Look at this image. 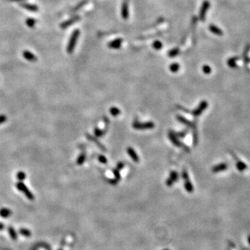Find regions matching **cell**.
<instances>
[{
    "instance_id": "1",
    "label": "cell",
    "mask_w": 250,
    "mask_h": 250,
    "mask_svg": "<svg viewBox=\"0 0 250 250\" xmlns=\"http://www.w3.org/2000/svg\"><path fill=\"white\" fill-rule=\"evenodd\" d=\"M177 120H179L181 123L183 124L187 127H190V128L193 129V143H194V145H197L198 142V136H197V127H196V125L194 123V122H191L189 121L188 119H187L186 118H185L183 116L180 115H177Z\"/></svg>"
},
{
    "instance_id": "2",
    "label": "cell",
    "mask_w": 250,
    "mask_h": 250,
    "mask_svg": "<svg viewBox=\"0 0 250 250\" xmlns=\"http://www.w3.org/2000/svg\"><path fill=\"white\" fill-rule=\"evenodd\" d=\"M208 102L206 101V100H203V101L200 102V104H199V106L197 107V108H195V110H193V111H188V109H186L185 108L183 107V106H179V105L178 107H179V109H181V111H184L185 113H191V114L193 115L194 117H198V116L201 115L202 114V113L204 112V110H206L207 108H208Z\"/></svg>"
},
{
    "instance_id": "3",
    "label": "cell",
    "mask_w": 250,
    "mask_h": 250,
    "mask_svg": "<svg viewBox=\"0 0 250 250\" xmlns=\"http://www.w3.org/2000/svg\"><path fill=\"white\" fill-rule=\"evenodd\" d=\"M80 35V31L78 29H76L72 32L71 36H70V40H69L68 45L67 47V51L68 54H72L74 51L75 46H76L78 38V36Z\"/></svg>"
},
{
    "instance_id": "4",
    "label": "cell",
    "mask_w": 250,
    "mask_h": 250,
    "mask_svg": "<svg viewBox=\"0 0 250 250\" xmlns=\"http://www.w3.org/2000/svg\"><path fill=\"white\" fill-rule=\"evenodd\" d=\"M132 127L134 129L136 130H149L153 129L155 125L153 122H149V121L146 122H141L138 120H135L133 122Z\"/></svg>"
},
{
    "instance_id": "5",
    "label": "cell",
    "mask_w": 250,
    "mask_h": 250,
    "mask_svg": "<svg viewBox=\"0 0 250 250\" xmlns=\"http://www.w3.org/2000/svg\"><path fill=\"white\" fill-rule=\"evenodd\" d=\"M168 138H169L170 141L172 142V144L174 145H175L176 147H181L183 149V150H185L186 152H190V149L187 147L184 143L181 142L178 138L175 136L174 131H170L168 133Z\"/></svg>"
},
{
    "instance_id": "6",
    "label": "cell",
    "mask_w": 250,
    "mask_h": 250,
    "mask_svg": "<svg viewBox=\"0 0 250 250\" xmlns=\"http://www.w3.org/2000/svg\"><path fill=\"white\" fill-rule=\"evenodd\" d=\"M181 176L182 178L184 180V187L185 191L188 193H193V191H194V188H193V185L192 184L191 180H190L189 175H188V173L186 170L183 169L182 170Z\"/></svg>"
},
{
    "instance_id": "7",
    "label": "cell",
    "mask_w": 250,
    "mask_h": 250,
    "mask_svg": "<svg viewBox=\"0 0 250 250\" xmlns=\"http://www.w3.org/2000/svg\"><path fill=\"white\" fill-rule=\"evenodd\" d=\"M16 188H18L20 191L22 192V193H24L25 196L28 198V199H30V200H34V195L31 193V192L29 191V189L27 188V187L25 185L23 182L20 181L18 183H16Z\"/></svg>"
},
{
    "instance_id": "8",
    "label": "cell",
    "mask_w": 250,
    "mask_h": 250,
    "mask_svg": "<svg viewBox=\"0 0 250 250\" xmlns=\"http://www.w3.org/2000/svg\"><path fill=\"white\" fill-rule=\"evenodd\" d=\"M209 7H210V2L207 0L204 1L200 9V11H199V20L201 21L204 22L205 20L206 15V13L208 11Z\"/></svg>"
},
{
    "instance_id": "9",
    "label": "cell",
    "mask_w": 250,
    "mask_h": 250,
    "mask_svg": "<svg viewBox=\"0 0 250 250\" xmlns=\"http://www.w3.org/2000/svg\"><path fill=\"white\" fill-rule=\"evenodd\" d=\"M121 15L124 20H127L129 16V0H124L121 7Z\"/></svg>"
},
{
    "instance_id": "10",
    "label": "cell",
    "mask_w": 250,
    "mask_h": 250,
    "mask_svg": "<svg viewBox=\"0 0 250 250\" xmlns=\"http://www.w3.org/2000/svg\"><path fill=\"white\" fill-rule=\"evenodd\" d=\"M179 179V174L177 171H171L170 174L169 178L166 180V184L167 186L170 187L175 183L176 181H177Z\"/></svg>"
},
{
    "instance_id": "11",
    "label": "cell",
    "mask_w": 250,
    "mask_h": 250,
    "mask_svg": "<svg viewBox=\"0 0 250 250\" xmlns=\"http://www.w3.org/2000/svg\"><path fill=\"white\" fill-rule=\"evenodd\" d=\"M127 152L129 156L131 157V158L133 160V161L136 162V163H138L140 161V158L138 156L137 153L136 152V151L134 150V149L132 148V147H129L127 149Z\"/></svg>"
},
{
    "instance_id": "12",
    "label": "cell",
    "mask_w": 250,
    "mask_h": 250,
    "mask_svg": "<svg viewBox=\"0 0 250 250\" xmlns=\"http://www.w3.org/2000/svg\"><path fill=\"white\" fill-rule=\"evenodd\" d=\"M86 137H87L88 139L89 140V141H92V142H95V144H96V145H97L98 147H100V148L101 149L102 151H104V152H106V147H105L104 145H102V143L100 142V141H99L97 139V138L94 137V136H92V135L88 134V133H86Z\"/></svg>"
},
{
    "instance_id": "13",
    "label": "cell",
    "mask_w": 250,
    "mask_h": 250,
    "mask_svg": "<svg viewBox=\"0 0 250 250\" xmlns=\"http://www.w3.org/2000/svg\"><path fill=\"white\" fill-rule=\"evenodd\" d=\"M80 20L79 16L73 17V18H70V20H67V21H65L64 22H63L62 24H61V27L62 28V29H66V28L68 27V26H70V25L73 24L74 23L76 22L77 21H78V20Z\"/></svg>"
},
{
    "instance_id": "14",
    "label": "cell",
    "mask_w": 250,
    "mask_h": 250,
    "mask_svg": "<svg viewBox=\"0 0 250 250\" xmlns=\"http://www.w3.org/2000/svg\"><path fill=\"white\" fill-rule=\"evenodd\" d=\"M123 42V40L121 38H117L113 41L110 42L108 44V47L111 49H119L122 46V43Z\"/></svg>"
},
{
    "instance_id": "15",
    "label": "cell",
    "mask_w": 250,
    "mask_h": 250,
    "mask_svg": "<svg viewBox=\"0 0 250 250\" xmlns=\"http://www.w3.org/2000/svg\"><path fill=\"white\" fill-rule=\"evenodd\" d=\"M226 169H227V164L225 163H220V164L213 167V168H212V172L213 173H218L220 172L224 171Z\"/></svg>"
},
{
    "instance_id": "16",
    "label": "cell",
    "mask_w": 250,
    "mask_h": 250,
    "mask_svg": "<svg viewBox=\"0 0 250 250\" xmlns=\"http://www.w3.org/2000/svg\"><path fill=\"white\" fill-rule=\"evenodd\" d=\"M23 56L25 59L30 61V62H36L37 61V57L36 56V55L29 51H23Z\"/></svg>"
},
{
    "instance_id": "17",
    "label": "cell",
    "mask_w": 250,
    "mask_h": 250,
    "mask_svg": "<svg viewBox=\"0 0 250 250\" xmlns=\"http://www.w3.org/2000/svg\"><path fill=\"white\" fill-rule=\"evenodd\" d=\"M209 30H210V31H211L213 34H214L215 35L220 36L223 35V31H222L220 28H218V26H215V25L213 24H211L209 26Z\"/></svg>"
},
{
    "instance_id": "18",
    "label": "cell",
    "mask_w": 250,
    "mask_h": 250,
    "mask_svg": "<svg viewBox=\"0 0 250 250\" xmlns=\"http://www.w3.org/2000/svg\"><path fill=\"white\" fill-rule=\"evenodd\" d=\"M233 156H234V158H235V159H236V161H236V168H237V169H238L239 171H240V172H243V171L245 170H246L247 168V165L245 164V163H243V162H242L241 161H240V160L237 159V158H236V157H235V155L233 154Z\"/></svg>"
},
{
    "instance_id": "19",
    "label": "cell",
    "mask_w": 250,
    "mask_h": 250,
    "mask_svg": "<svg viewBox=\"0 0 250 250\" xmlns=\"http://www.w3.org/2000/svg\"><path fill=\"white\" fill-rule=\"evenodd\" d=\"M21 6L23 8L26 10L29 11L31 12H37L38 11V7L36 5H34V4H21Z\"/></svg>"
},
{
    "instance_id": "20",
    "label": "cell",
    "mask_w": 250,
    "mask_h": 250,
    "mask_svg": "<svg viewBox=\"0 0 250 250\" xmlns=\"http://www.w3.org/2000/svg\"><path fill=\"white\" fill-rule=\"evenodd\" d=\"M238 57H232L231 59H229L227 61V64L232 68H235L237 67L236 65V61H238Z\"/></svg>"
},
{
    "instance_id": "21",
    "label": "cell",
    "mask_w": 250,
    "mask_h": 250,
    "mask_svg": "<svg viewBox=\"0 0 250 250\" xmlns=\"http://www.w3.org/2000/svg\"><path fill=\"white\" fill-rule=\"evenodd\" d=\"M106 131H106V130L100 129H99L98 127H95V130H94L95 136L97 138H100V137H102V136H103L104 135L105 133H106Z\"/></svg>"
},
{
    "instance_id": "22",
    "label": "cell",
    "mask_w": 250,
    "mask_h": 250,
    "mask_svg": "<svg viewBox=\"0 0 250 250\" xmlns=\"http://www.w3.org/2000/svg\"><path fill=\"white\" fill-rule=\"evenodd\" d=\"M12 214L11 211L8 208H2L0 210V215H1L2 218H8L9 216H10Z\"/></svg>"
},
{
    "instance_id": "23",
    "label": "cell",
    "mask_w": 250,
    "mask_h": 250,
    "mask_svg": "<svg viewBox=\"0 0 250 250\" xmlns=\"http://www.w3.org/2000/svg\"><path fill=\"white\" fill-rule=\"evenodd\" d=\"M179 54H180V49L179 48H174L172 49H171L170 51H169L168 56L170 58H174L178 56Z\"/></svg>"
},
{
    "instance_id": "24",
    "label": "cell",
    "mask_w": 250,
    "mask_h": 250,
    "mask_svg": "<svg viewBox=\"0 0 250 250\" xmlns=\"http://www.w3.org/2000/svg\"><path fill=\"white\" fill-rule=\"evenodd\" d=\"M179 69H180V65L179 63H174L171 64L170 65V70L173 73H176V72H178Z\"/></svg>"
},
{
    "instance_id": "25",
    "label": "cell",
    "mask_w": 250,
    "mask_h": 250,
    "mask_svg": "<svg viewBox=\"0 0 250 250\" xmlns=\"http://www.w3.org/2000/svg\"><path fill=\"white\" fill-rule=\"evenodd\" d=\"M86 153H82L78 157L77 160V163L78 166H81V165L83 164L85 161H86Z\"/></svg>"
},
{
    "instance_id": "26",
    "label": "cell",
    "mask_w": 250,
    "mask_h": 250,
    "mask_svg": "<svg viewBox=\"0 0 250 250\" xmlns=\"http://www.w3.org/2000/svg\"><path fill=\"white\" fill-rule=\"evenodd\" d=\"M120 113H121L120 110H119L118 108L111 107L110 108V113H111L113 116H114V117H116V116L119 115L120 114Z\"/></svg>"
},
{
    "instance_id": "27",
    "label": "cell",
    "mask_w": 250,
    "mask_h": 250,
    "mask_svg": "<svg viewBox=\"0 0 250 250\" xmlns=\"http://www.w3.org/2000/svg\"><path fill=\"white\" fill-rule=\"evenodd\" d=\"M9 234H10V236L11 237V238L13 239V240H17V238H18V235H17L15 229H14L13 227H11V226L9 228Z\"/></svg>"
},
{
    "instance_id": "28",
    "label": "cell",
    "mask_w": 250,
    "mask_h": 250,
    "mask_svg": "<svg viewBox=\"0 0 250 250\" xmlns=\"http://www.w3.org/2000/svg\"><path fill=\"white\" fill-rule=\"evenodd\" d=\"M36 23V20L35 19H33V18H28L27 20H26V24L30 28H33L34 27Z\"/></svg>"
},
{
    "instance_id": "29",
    "label": "cell",
    "mask_w": 250,
    "mask_h": 250,
    "mask_svg": "<svg viewBox=\"0 0 250 250\" xmlns=\"http://www.w3.org/2000/svg\"><path fill=\"white\" fill-rule=\"evenodd\" d=\"M153 47L156 50H159L163 47V44L161 42H160L159 40H156L155 42H154L153 45H152Z\"/></svg>"
},
{
    "instance_id": "30",
    "label": "cell",
    "mask_w": 250,
    "mask_h": 250,
    "mask_svg": "<svg viewBox=\"0 0 250 250\" xmlns=\"http://www.w3.org/2000/svg\"><path fill=\"white\" fill-rule=\"evenodd\" d=\"M20 234H21V235H24V236L26 237H29L30 235H31V232H30L29 229H20Z\"/></svg>"
},
{
    "instance_id": "31",
    "label": "cell",
    "mask_w": 250,
    "mask_h": 250,
    "mask_svg": "<svg viewBox=\"0 0 250 250\" xmlns=\"http://www.w3.org/2000/svg\"><path fill=\"white\" fill-rule=\"evenodd\" d=\"M174 134L178 138H183L186 136L187 133H188V130H185L184 131H181V132H174Z\"/></svg>"
},
{
    "instance_id": "32",
    "label": "cell",
    "mask_w": 250,
    "mask_h": 250,
    "mask_svg": "<svg viewBox=\"0 0 250 250\" xmlns=\"http://www.w3.org/2000/svg\"><path fill=\"white\" fill-rule=\"evenodd\" d=\"M202 71L204 74H206V75H209V74L211 73L212 69L209 65H204L202 67Z\"/></svg>"
},
{
    "instance_id": "33",
    "label": "cell",
    "mask_w": 250,
    "mask_h": 250,
    "mask_svg": "<svg viewBox=\"0 0 250 250\" xmlns=\"http://www.w3.org/2000/svg\"><path fill=\"white\" fill-rule=\"evenodd\" d=\"M16 177L19 181H22L24 180L25 178H26V174H25L24 172L20 171V172H18V174H17Z\"/></svg>"
},
{
    "instance_id": "34",
    "label": "cell",
    "mask_w": 250,
    "mask_h": 250,
    "mask_svg": "<svg viewBox=\"0 0 250 250\" xmlns=\"http://www.w3.org/2000/svg\"><path fill=\"white\" fill-rule=\"evenodd\" d=\"M113 173L115 176V180L117 181V182H118L121 179V176H120V174H119V170L117 169H113Z\"/></svg>"
},
{
    "instance_id": "35",
    "label": "cell",
    "mask_w": 250,
    "mask_h": 250,
    "mask_svg": "<svg viewBox=\"0 0 250 250\" xmlns=\"http://www.w3.org/2000/svg\"><path fill=\"white\" fill-rule=\"evenodd\" d=\"M98 160L100 163H104V164H106L107 163V158L103 155H99L98 156Z\"/></svg>"
},
{
    "instance_id": "36",
    "label": "cell",
    "mask_w": 250,
    "mask_h": 250,
    "mask_svg": "<svg viewBox=\"0 0 250 250\" xmlns=\"http://www.w3.org/2000/svg\"><path fill=\"white\" fill-rule=\"evenodd\" d=\"M124 167H125V163H124L123 162H118L117 164V166H116V169L118 170L119 171L120 170L123 169Z\"/></svg>"
},
{
    "instance_id": "37",
    "label": "cell",
    "mask_w": 250,
    "mask_h": 250,
    "mask_svg": "<svg viewBox=\"0 0 250 250\" xmlns=\"http://www.w3.org/2000/svg\"><path fill=\"white\" fill-rule=\"evenodd\" d=\"M86 3H88V1H87V0H86V1H83L82 2L80 3L79 5L77 6L76 8H75V11H77V10H78V9H81V7H83V6H84L85 4H86Z\"/></svg>"
},
{
    "instance_id": "38",
    "label": "cell",
    "mask_w": 250,
    "mask_h": 250,
    "mask_svg": "<svg viewBox=\"0 0 250 250\" xmlns=\"http://www.w3.org/2000/svg\"><path fill=\"white\" fill-rule=\"evenodd\" d=\"M108 181L110 184H112V185H116L118 182L115 180V179H108Z\"/></svg>"
},
{
    "instance_id": "39",
    "label": "cell",
    "mask_w": 250,
    "mask_h": 250,
    "mask_svg": "<svg viewBox=\"0 0 250 250\" xmlns=\"http://www.w3.org/2000/svg\"><path fill=\"white\" fill-rule=\"evenodd\" d=\"M6 120V117L5 115H0V124L4 123Z\"/></svg>"
},
{
    "instance_id": "40",
    "label": "cell",
    "mask_w": 250,
    "mask_h": 250,
    "mask_svg": "<svg viewBox=\"0 0 250 250\" xmlns=\"http://www.w3.org/2000/svg\"><path fill=\"white\" fill-rule=\"evenodd\" d=\"M3 228H4V225H3V224H1V223H0V230L3 229Z\"/></svg>"
},
{
    "instance_id": "41",
    "label": "cell",
    "mask_w": 250,
    "mask_h": 250,
    "mask_svg": "<svg viewBox=\"0 0 250 250\" xmlns=\"http://www.w3.org/2000/svg\"><path fill=\"white\" fill-rule=\"evenodd\" d=\"M11 1H20V0H11Z\"/></svg>"
},
{
    "instance_id": "42",
    "label": "cell",
    "mask_w": 250,
    "mask_h": 250,
    "mask_svg": "<svg viewBox=\"0 0 250 250\" xmlns=\"http://www.w3.org/2000/svg\"><path fill=\"white\" fill-rule=\"evenodd\" d=\"M34 250H36V249H34Z\"/></svg>"
},
{
    "instance_id": "43",
    "label": "cell",
    "mask_w": 250,
    "mask_h": 250,
    "mask_svg": "<svg viewBox=\"0 0 250 250\" xmlns=\"http://www.w3.org/2000/svg\"><path fill=\"white\" fill-rule=\"evenodd\" d=\"M167 250H168V249H167Z\"/></svg>"
}]
</instances>
